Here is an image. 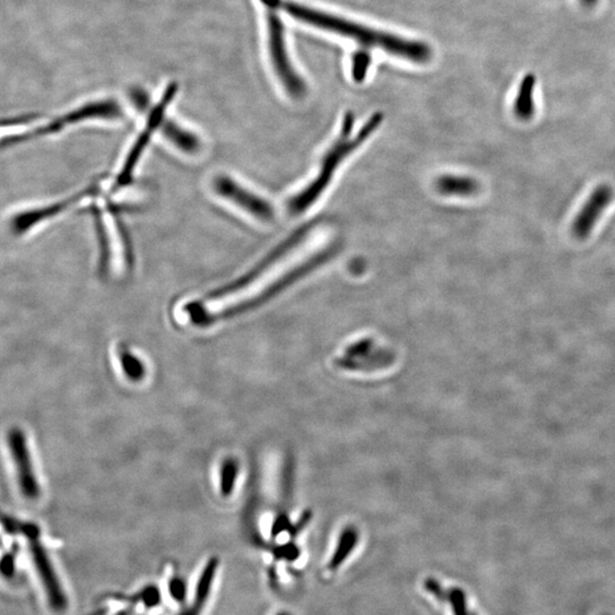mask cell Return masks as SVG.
<instances>
[{
    "mask_svg": "<svg viewBox=\"0 0 615 615\" xmlns=\"http://www.w3.org/2000/svg\"><path fill=\"white\" fill-rule=\"evenodd\" d=\"M435 190L445 197L471 198L479 194L480 184L472 177L443 174L435 181Z\"/></svg>",
    "mask_w": 615,
    "mask_h": 615,
    "instance_id": "obj_11",
    "label": "cell"
},
{
    "mask_svg": "<svg viewBox=\"0 0 615 615\" xmlns=\"http://www.w3.org/2000/svg\"><path fill=\"white\" fill-rule=\"evenodd\" d=\"M8 446L18 473L19 486L22 495L28 500L38 498L40 488L28 453L26 434L19 427L8 432Z\"/></svg>",
    "mask_w": 615,
    "mask_h": 615,
    "instance_id": "obj_7",
    "label": "cell"
},
{
    "mask_svg": "<svg viewBox=\"0 0 615 615\" xmlns=\"http://www.w3.org/2000/svg\"><path fill=\"white\" fill-rule=\"evenodd\" d=\"M39 537L40 533L28 538L32 560H34L36 572L42 579L50 605L55 611H63L67 608V597H65L60 581L57 579L50 557L45 551L43 544L40 543Z\"/></svg>",
    "mask_w": 615,
    "mask_h": 615,
    "instance_id": "obj_9",
    "label": "cell"
},
{
    "mask_svg": "<svg viewBox=\"0 0 615 615\" xmlns=\"http://www.w3.org/2000/svg\"><path fill=\"white\" fill-rule=\"evenodd\" d=\"M614 198V190L610 185H601L594 190L587 201L582 206L572 223V234L578 239L588 238L594 227L600 222Z\"/></svg>",
    "mask_w": 615,
    "mask_h": 615,
    "instance_id": "obj_8",
    "label": "cell"
},
{
    "mask_svg": "<svg viewBox=\"0 0 615 615\" xmlns=\"http://www.w3.org/2000/svg\"><path fill=\"white\" fill-rule=\"evenodd\" d=\"M313 223H308V225L300 227L299 230L295 231V233L290 236V238L285 239V241L274 248L271 254L264 256L262 262L250 269L246 275L239 277V279L234 280V282L228 283L223 285V287L215 288L214 291H211L209 295H206L207 299H218V297L233 295V293L247 287V285L254 282L259 276H262L267 269L272 266V264L282 259L285 255L291 252L293 248L299 246L300 243H303L304 239L311 233Z\"/></svg>",
    "mask_w": 615,
    "mask_h": 615,
    "instance_id": "obj_6",
    "label": "cell"
},
{
    "mask_svg": "<svg viewBox=\"0 0 615 615\" xmlns=\"http://www.w3.org/2000/svg\"><path fill=\"white\" fill-rule=\"evenodd\" d=\"M537 79L532 73L525 76L519 87L513 112L521 121H530L536 113L535 89Z\"/></svg>",
    "mask_w": 615,
    "mask_h": 615,
    "instance_id": "obj_13",
    "label": "cell"
},
{
    "mask_svg": "<svg viewBox=\"0 0 615 615\" xmlns=\"http://www.w3.org/2000/svg\"><path fill=\"white\" fill-rule=\"evenodd\" d=\"M282 8L292 18L311 26L334 32L340 36L356 40L365 48H381L394 56L411 61V62L426 63L432 57L429 45L417 40L403 39L401 36L374 30L356 22L325 13L311 7L292 2H282Z\"/></svg>",
    "mask_w": 615,
    "mask_h": 615,
    "instance_id": "obj_1",
    "label": "cell"
},
{
    "mask_svg": "<svg viewBox=\"0 0 615 615\" xmlns=\"http://www.w3.org/2000/svg\"><path fill=\"white\" fill-rule=\"evenodd\" d=\"M220 488H222L223 496L228 497L231 495L234 490L236 478H238L239 465L234 459H227L223 464L222 472H220Z\"/></svg>",
    "mask_w": 615,
    "mask_h": 615,
    "instance_id": "obj_15",
    "label": "cell"
},
{
    "mask_svg": "<svg viewBox=\"0 0 615 615\" xmlns=\"http://www.w3.org/2000/svg\"><path fill=\"white\" fill-rule=\"evenodd\" d=\"M122 368L125 370V376L132 381H141L145 375V368L142 362L134 354L124 352L120 354Z\"/></svg>",
    "mask_w": 615,
    "mask_h": 615,
    "instance_id": "obj_16",
    "label": "cell"
},
{
    "mask_svg": "<svg viewBox=\"0 0 615 615\" xmlns=\"http://www.w3.org/2000/svg\"><path fill=\"white\" fill-rule=\"evenodd\" d=\"M15 557H16V549L14 551H12L11 553H8L5 557L0 562V571L4 574V576L7 578L13 577L14 571H15Z\"/></svg>",
    "mask_w": 615,
    "mask_h": 615,
    "instance_id": "obj_21",
    "label": "cell"
},
{
    "mask_svg": "<svg viewBox=\"0 0 615 615\" xmlns=\"http://www.w3.org/2000/svg\"><path fill=\"white\" fill-rule=\"evenodd\" d=\"M445 600L450 601L451 605H453L455 615H468L466 610L465 595H464L462 590H451V592L448 594V596L446 595Z\"/></svg>",
    "mask_w": 615,
    "mask_h": 615,
    "instance_id": "obj_20",
    "label": "cell"
},
{
    "mask_svg": "<svg viewBox=\"0 0 615 615\" xmlns=\"http://www.w3.org/2000/svg\"><path fill=\"white\" fill-rule=\"evenodd\" d=\"M0 524H2L4 530L10 533V535H19V533L24 535L28 527V523L12 519V517L4 514L2 511H0Z\"/></svg>",
    "mask_w": 615,
    "mask_h": 615,
    "instance_id": "obj_19",
    "label": "cell"
},
{
    "mask_svg": "<svg viewBox=\"0 0 615 615\" xmlns=\"http://www.w3.org/2000/svg\"><path fill=\"white\" fill-rule=\"evenodd\" d=\"M163 136L168 140L171 144L182 150V153L190 154L194 156L202 150V142L199 141L198 134H195L190 130L182 128L174 121H163L161 125Z\"/></svg>",
    "mask_w": 615,
    "mask_h": 615,
    "instance_id": "obj_12",
    "label": "cell"
},
{
    "mask_svg": "<svg viewBox=\"0 0 615 615\" xmlns=\"http://www.w3.org/2000/svg\"><path fill=\"white\" fill-rule=\"evenodd\" d=\"M580 4L582 6L585 7H593L596 5L598 3V0H579Z\"/></svg>",
    "mask_w": 615,
    "mask_h": 615,
    "instance_id": "obj_22",
    "label": "cell"
},
{
    "mask_svg": "<svg viewBox=\"0 0 615 615\" xmlns=\"http://www.w3.org/2000/svg\"><path fill=\"white\" fill-rule=\"evenodd\" d=\"M213 190L218 197L227 199L262 222L269 223L275 218L274 206L266 198L239 184L234 178L220 174L213 181Z\"/></svg>",
    "mask_w": 615,
    "mask_h": 615,
    "instance_id": "obj_5",
    "label": "cell"
},
{
    "mask_svg": "<svg viewBox=\"0 0 615 615\" xmlns=\"http://www.w3.org/2000/svg\"><path fill=\"white\" fill-rule=\"evenodd\" d=\"M93 193H95V187H88V189L81 190L80 193L73 195L72 198L57 202L55 205L16 214L11 222L12 231L16 234L26 233V231L31 230V227L36 226V223H42L48 218L55 217V215L67 210L68 207L76 205L80 199L85 197H91Z\"/></svg>",
    "mask_w": 615,
    "mask_h": 615,
    "instance_id": "obj_10",
    "label": "cell"
},
{
    "mask_svg": "<svg viewBox=\"0 0 615 615\" xmlns=\"http://www.w3.org/2000/svg\"><path fill=\"white\" fill-rule=\"evenodd\" d=\"M372 63V56L366 50L354 53L352 56V78L356 83L361 84L368 76V69Z\"/></svg>",
    "mask_w": 615,
    "mask_h": 615,
    "instance_id": "obj_17",
    "label": "cell"
},
{
    "mask_svg": "<svg viewBox=\"0 0 615 615\" xmlns=\"http://www.w3.org/2000/svg\"><path fill=\"white\" fill-rule=\"evenodd\" d=\"M344 539L342 540L340 548L337 549L336 555H334L331 563H329V569L336 570L339 568L342 562L345 560L350 551H352L354 540H356V536L353 533H349V535L344 537Z\"/></svg>",
    "mask_w": 615,
    "mask_h": 615,
    "instance_id": "obj_18",
    "label": "cell"
},
{
    "mask_svg": "<svg viewBox=\"0 0 615 615\" xmlns=\"http://www.w3.org/2000/svg\"><path fill=\"white\" fill-rule=\"evenodd\" d=\"M0 546H2V541H0Z\"/></svg>",
    "mask_w": 615,
    "mask_h": 615,
    "instance_id": "obj_23",
    "label": "cell"
},
{
    "mask_svg": "<svg viewBox=\"0 0 615 615\" xmlns=\"http://www.w3.org/2000/svg\"><path fill=\"white\" fill-rule=\"evenodd\" d=\"M121 117L122 109L117 101L113 100L92 101V103L85 104L83 107L73 109V111L64 114L62 117H56V119L48 122L47 125L34 130V132L4 138L0 142V146H10L16 144V142L60 133L68 125L80 124V122L91 119L116 120Z\"/></svg>",
    "mask_w": 615,
    "mask_h": 615,
    "instance_id": "obj_3",
    "label": "cell"
},
{
    "mask_svg": "<svg viewBox=\"0 0 615 615\" xmlns=\"http://www.w3.org/2000/svg\"><path fill=\"white\" fill-rule=\"evenodd\" d=\"M179 85L176 83H171L166 88L165 93L160 101L150 109L148 122H146L144 132L138 136L137 141L134 142V148L130 150L127 158H125V166L117 174L116 182H114V190L125 189L130 184L134 176V171L136 169L138 162L141 160L142 153L148 148L150 138L153 134L157 132L158 128L161 127L162 122L165 121V114L166 108L169 107L171 101L176 96Z\"/></svg>",
    "mask_w": 615,
    "mask_h": 615,
    "instance_id": "obj_4",
    "label": "cell"
},
{
    "mask_svg": "<svg viewBox=\"0 0 615 615\" xmlns=\"http://www.w3.org/2000/svg\"><path fill=\"white\" fill-rule=\"evenodd\" d=\"M383 119H384L383 113L373 114L370 119L362 125L356 136L352 137L354 116L352 112L345 113L339 137L321 158L319 174L311 182V184L305 186L303 190L288 199L287 205L288 213L293 215H299L315 205L331 184L334 174L340 168L341 163L354 150L360 149L376 132L382 125Z\"/></svg>",
    "mask_w": 615,
    "mask_h": 615,
    "instance_id": "obj_2",
    "label": "cell"
},
{
    "mask_svg": "<svg viewBox=\"0 0 615 615\" xmlns=\"http://www.w3.org/2000/svg\"><path fill=\"white\" fill-rule=\"evenodd\" d=\"M218 560L213 559L206 564L205 570L199 577L198 589L195 592L194 601L191 603L190 609L181 615H199L202 613L203 608L206 604L210 597L211 588H213V581L217 573Z\"/></svg>",
    "mask_w": 615,
    "mask_h": 615,
    "instance_id": "obj_14",
    "label": "cell"
},
{
    "mask_svg": "<svg viewBox=\"0 0 615 615\" xmlns=\"http://www.w3.org/2000/svg\"><path fill=\"white\" fill-rule=\"evenodd\" d=\"M282 615H287V614H282Z\"/></svg>",
    "mask_w": 615,
    "mask_h": 615,
    "instance_id": "obj_24",
    "label": "cell"
}]
</instances>
